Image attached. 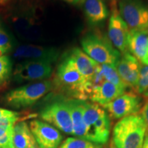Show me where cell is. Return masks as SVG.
Masks as SVG:
<instances>
[{"mask_svg": "<svg viewBox=\"0 0 148 148\" xmlns=\"http://www.w3.org/2000/svg\"><path fill=\"white\" fill-rule=\"evenodd\" d=\"M66 99V97L62 95L56 96L42 109L40 116L43 121L53 125L58 130L73 135V124Z\"/></svg>", "mask_w": 148, "mask_h": 148, "instance_id": "cell-5", "label": "cell"}, {"mask_svg": "<svg viewBox=\"0 0 148 148\" xmlns=\"http://www.w3.org/2000/svg\"><path fill=\"white\" fill-rule=\"evenodd\" d=\"M58 56L59 51L55 48L34 45H21L14 53L15 58L45 61L51 64L57 60Z\"/></svg>", "mask_w": 148, "mask_h": 148, "instance_id": "cell-12", "label": "cell"}, {"mask_svg": "<svg viewBox=\"0 0 148 148\" xmlns=\"http://www.w3.org/2000/svg\"><path fill=\"white\" fill-rule=\"evenodd\" d=\"M81 45L85 53L90 58L100 64H110L115 66L121 54L114 49L105 37L95 34H88L81 40Z\"/></svg>", "mask_w": 148, "mask_h": 148, "instance_id": "cell-4", "label": "cell"}, {"mask_svg": "<svg viewBox=\"0 0 148 148\" xmlns=\"http://www.w3.org/2000/svg\"><path fill=\"white\" fill-rule=\"evenodd\" d=\"M110 148H116L115 146H114V145L112 141H111L110 143Z\"/></svg>", "mask_w": 148, "mask_h": 148, "instance_id": "cell-32", "label": "cell"}, {"mask_svg": "<svg viewBox=\"0 0 148 148\" xmlns=\"http://www.w3.org/2000/svg\"><path fill=\"white\" fill-rule=\"evenodd\" d=\"M14 148H38L34 135L25 121L17 122L13 129Z\"/></svg>", "mask_w": 148, "mask_h": 148, "instance_id": "cell-17", "label": "cell"}, {"mask_svg": "<svg viewBox=\"0 0 148 148\" xmlns=\"http://www.w3.org/2000/svg\"><path fill=\"white\" fill-rule=\"evenodd\" d=\"M136 93L148 101V64L140 63Z\"/></svg>", "mask_w": 148, "mask_h": 148, "instance_id": "cell-22", "label": "cell"}, {"mask_svg": "<svg viewBox=\"0 0 148 148\" xmlns=\"http://www.w3.org/2000/svg\"><path fill=\"white\" fill-rule=\"evenodd\" d=\"M63 1L69 3H71V4H78V3L84 2V0H63Z\"/></svg>", "mask_w": 148, "mask_h": 148, "instance_id": "cell-28", "label": "cell"}, {"mask_svg": "<svg viewBox=\"0 0 148 148\" xmlns=\"http://www.w3.org/2000/svg\"><path fill=\"white\" fill-rule=\"evenodd\" d=\"M108 37L112 45L123 53L127 51L129 28L120 15L115 0H112L111 14L108 24Z\"/></svg>", "mask_w": 148, "mask_h": 148, "instance_id": "cell-9", "label": "cell"}, {"mask_svg": "<svg viewBox=\"0 0 148 148\" xmlns=\"http://www.w3.org/2000/svg\"><path fill=\"white\" fill-rule=\"evenodd\" d=\"M101 67L106 81L112 83L122 90H125L127 87V85L122 80L115 66L110 64H101Z\"/></svg>", "mask_w": 148, "mask_h": 148, "instance_id": "cell-21", "label": "cell"}, {"mask_svg": "<svg viewBox=\"0 0 148 148\" xmlns=\"http://www.w3.org/2000/svg\"><path fill=\"white\" fill-rule=\"evenodd\" d=\"M9 0H0V4H5V3H7Z\"/></svg>", "mask_w": 148, "mask_h": 148, "instance_id": "cell-31", "label": "cell"}, {"mask_svg": "<svg viewBox=\"0 0 148 148\" xmlns=\"http://www.w3.org/2000/svg\"><path fill=\"white\" fill-rule=\"evenodd\" d=\"M147 129L142 114L125 116L114 125L111 141L116 148H143Z\"/></svg>", "mask_w": 148, "mask_h": 148, "instance_id": "cell-2", "label": "cell"}, {"mask_svg": "<svg viewBox=\"0 0 148 148\" xmlns=\"http://www.w3.org/2000/svg\"><path fill=\"white\" fill-rule=\"evenodd\" d=\"M110 133V119L106 112V113L99 117L92 126L88 140L102 145L108 142Z\"/></svg>", "mask_w": 148, "mask_h": 148, "instance_id": "cell-18", "label": "cell"}, {"mask_svg": "<svg viewBox=\"0 0 148 148\" xmlns=\"http://www.w3.org/2000/svg\"><path fill=\"white\" fill-rule=\"evenodd\" d=\"M144 98L134 92H124L102 106L110 117L119 119L138 113L143 108Z\"/></svg>", "mask_w": 148, "mask_h": 148, "instance_id": "cell-7", "label": "cell"}, {"mask_svg": "<svg viewBox=\"0 0 148 148\" xmlns=\"http://www.w3.org/2000/svg\"><path fill=\"white\" fill-rule=\"evenodd\" d=\"M142 115L145 119L148 128V101H147V102L144 105L143 108L142 109Z\"/></svg>", "mask_w": 148, "mask_h": 148, "instance_id": "cell-27", "label": "cell"}, {"mask_svg": "<svg viewBox=\"0 0 148 148\" xmlns=\"http://www.w3.org/2000/svg\"><path fill=\"white\" fill-rule=\"evenodd\" d=\"M29 127L38 148H58L62 143L63 137L60 131L47 122L32 120Z\"/></svg>", "mask_w": 148, "mask_h": 148, "instance_id": "cell-10", "label": "cell"}, {"mask_svg": "<svg viewBox=\"0 0 148 148\" xmlns=\"http://www.w3.org/2000/svg\"><path fill=\"white\" fill-rule=\"evenodd\" d=\"M83 108V119L84 123L88 129V132L90 134V129L95 121L106 113V111L103 109L102 106L95 102H88V101L82 100ZM89 138V135H88Z\"/></svg>", "mask_w": 148, "mask_h": 148, "instance_id": "cell-20", "label": "cell"}, {"mask_svg": "<svg viewBox=\"0 0 148 148\" xmlns=\"http://www.w3.org/2000/svg\"><path fill=\"white\" fill-rule=\"evenodd\" d=\"M18 115V113L14 111L7 110V109L0 108V119H3V118L6 117H11V116H14Z\"/></svg>", "mask_w": 148, "mask_h": 148, "instance_id": "cell-26", "label": "cell"}, {"mask_svg": "<svg viewBox=\"0 0 148 148\" xmlns=\"http://www.w3.org/2000/svg\"><path fill=\"white\" fill-rule=\"evenodd\" d=\"M118 9L129 30L148 32V5L143 0H120Z\"/></svg>", "mask_w": 148, "mask_h": 148, "instance_id": "cell-6", "label": "cell"}, {"mask_svg": "<svg viewBox=\"0 0 148 148\" xmlns=\"http://www.w3.org/2000/svg\"><path fill=\"white\" fill-rule=\"evenodd\" d=\"M141 63H144V64H148V51H147V55H146V57L145 58V60H143V62H141Z\"/></svg>", "mask_w": 148, "mask_h": 148, "instance_id": "cell-30", "label": "cell"}, {"mask_svg": "<svg viewBox=\"0 0 148 148\" xmlns=\"http://www.w3.org/2000/svg\"><path fill=\"white\" fill-rule=\"evenodd\" d=\"M2 54H3V52H2V51H1V49H0V57H1V56H2Z\"/></svg>", "mask_w": 148, "mask_h": 148, "instance_id": "cell-33", "label": "cell"}, {"mask_svg": "<svg viewBox=\"0 0 148 148\" xmlns=\"http://www.w3.org/2000/svg\"><path fill=\"white\" fill-rule=\"evenodd\" d=\"M66 101L71 114L73 124V135L77 138L88 140V129L83 119L82 100L66 98Z\"/></svg>", "mask_w": 148, "mask_h": 148, "instance_id": "cell-13", "label": "cell"}, {"mask_svg": "<svg viewBox=\"0 0 148 148\" xmlns=\"http://www.w3.org/2000/svg\"><path fill=\"white\" fill-rule=\"evenodd\" d=\"M53 86L60 95L65 97L84 101L88 99L86 79L77 69L69 54L64 57L58 66Z\"/></svg>", "mask_w": 148, "mask_h": 148, "instance_id": "cell-1", "label": "cell"}, {"mask_svg": "<svg viewBox=\"0 0 148 148\" xmlns=\"http://www.w3.org/2000/svg\"><path fill=\"white\" fill-rule=\"evenodd\" d=\"M127 48L132 56L143 62L148 51L147 31L129 30Z\"/></svg>", "mask_w": 148, "mask_h": 148, "instance_id": "cell-14", "label": "cell"}, {"mask_svg": "<svg viewBox=\"0 0 148 148\" xmlns=\"http://www.w3.org/2000/svg\"><path fill=\"white\" fill-rule=\"evenodd\" d=\"M53 88V82L40 81L24 85L9 91L5 95V103L14 108H24L32 106Z\"/></svg>", "mask_w": 148, "mask_h": 148, "instance_id": "cell-3", "label": "cell"}, {"mask_svg": "<svg viewBox=\"0 0 148 148\" xmlns=\"http://www.w3.org/2000/svg\"><path fill=\"white\" fill-rule=\"evenodd\" d=\"M12 71V62L8 56L0 57V84L8 80Z\"/></svg>", "mask_w": 148, "mask_h": 148, "instance_id": "cell-24", "label": "cell"}, {"mask_svg": "<svg viewBox=\"0 0 148 148\" xmlns=\"http://www.w3.org/2000/svg\"><path fill=\"white\" fill-rule=\"evenodd\" d=\"M124 92L125 90L121 89L112 83L105 81L100 86L92 92L89 99L92 102L97 103L102 106L110 103Z\"/></svg>", "mask_w": 148, "mask_h": 148, "instance_id": "cell-16", "label": "cell"}, {"mask_svg": "<svg viewBox=\"0 0 148 148\" xmlns=\"http://www.w3.org/2000/svg\"><path fill=\"white\" fill-rule=\"evenodd\" d=\"M12 48V42L8 32L0 23V49L3 53L10 51Z\"/></svg>", "mask_w": 148, "mask_h": 148, "instance_id": "cell-25", "label": "cell"}, {"mask_svg": "<svg viewBox=\"0 0 148 148\" xmlns=\"http://www.w3.org/2000/svg\"><path fill=\"white\" fill-rule=\"evenodd\" d=\"M115 67L127 87L129 86L136 91L140 69V63L137 59L126 51L122 53Z\"/></svg>", "mask_w": 148, "mask_h": 148, "instance_id": "cell-11", "label": "cell"}, {"mask_svg": "<svg viewBox=\"0 0 148 148\" xmlns=\"http://www.w3.org/2000/svg\"><path fill=\"white\" fill-rule=\"evenodd\" d=\"M51 73V63L45 61L27 60L16 65L13 77L17 82L42 80L50 77Z\"/></svg>", "mask_w": 148, "mask_h": 148, "instance_id": "cell-8", "label": "cell"}, {"mask_svg": "<svg viewBox=\"0 0 148 148\" xmlns=\"http://www.w3.org/2000/svg\"><path fill=\"white\" fill-rule=\"evenodd\" d=\"M143 148H148V128L146 130L145 139H144Z\"/></svg>", "mask_w": 148, "mask_h": 148, "instance_id": "cell-29", "label": "cell"}, {"mask_svg": "<svg viewBox=\"0 0 148 148\" xmlns=\"http://www.w3.org/2000/svg\"><path fill=\"white\" fill-rule=\"evenodd\" d=\"M75 62L77 69L85 77L86 81L93 76L97 62L90 58L88 56L79 48H74L69 53Z\"/></svg>", "mask_w": 148, "mask_h": 148, "instance_id": "cell-19", "label": "cell"}, {"mask_svg": "<svg viewBox=\"0 0 148 148\" xmlns=\"http://www.w3.org/2000/svg\"><path fill=\"white\" fill-rule=\"evenodd\" d=\"M84 12L88 23L95 25L108 18L109 12L103 0H84Z\"/></svg>", "mask_w": 148, "mask_h": 148, "instance_id": "cell-15", "label": "cell"}, {"mask_svg": "<svg viewBox=\"0 0 148 148\" xmlns=\"http://www.w3.org/2000/svg\"><path fill=\"white\" fill-rule=\"evenodd\" d=\"M58 148H103L102 145L77 137H69Z\"/></svg>", "mask_w": 148, "mask_h": 148, "instance_id": "cell-23", "label": "cell"}]
</instances>
